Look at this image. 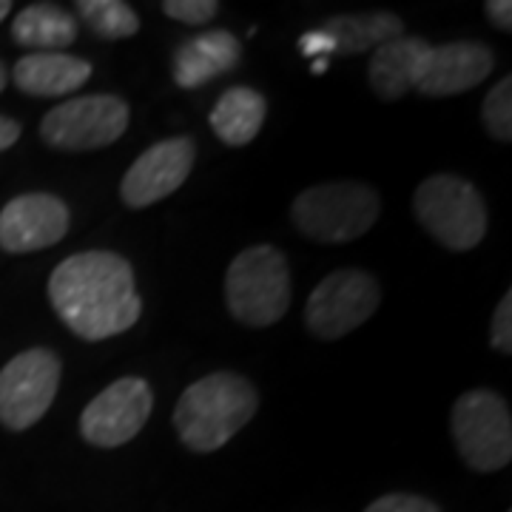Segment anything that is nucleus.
I'll return each instance as SVG.
<instances>
[{"label":"nucleus","instance_id":"nucleus-26","mask_svg":"<svg viewBox=\"0 0 512 512\" xmlns=\"http://www.w3.org/2000/svg\"><path fill=\"white\" fill-rule=\"evenodd\" d=\"M484 9H487V18L493 20V26L504 29V32H510L512 29V3L510 0H490Z\"/></svg>","mask_w":512,"mask_h":512},{"label":"nucleus","instance_id":"nucleus-27","mask_svg":"<svg viewBox=\"0 0 512 512\" xmlns=\"http://www.w3.org/2000/svg\"><path fill=\"white\" fill-rule=\"evenodd\" d=\"M20 137V123H15L12 117H3L0 114V151L12 148L18 143Z\"/></svg>","mask_w":512,"mask_h":512},{"label":"nucleus","instance_id":"nucleus-3","mask_svg":"<svg viewBox=\"0 0 512 512\" xmlns=\"http://www.w3.org/2000/svg\"><path fill=\"white\" fill-rule=\"evenodd\" d=\"M225 302L245 328H271L291 308V268L274 245H254L228 265Z\"/></svg>","mask_w":512,"mask_h":512},{"label":"nucleus","instance_id":"nucleus-21","mask_svg":"<svg viewBox=\"0 0 512 512\" xmlns=\"http://www.w3.org/2000/svg\"><path fill=\"white\" fill-rule=\"evenodd\" d=\"M484 126L490 131V137L498 143H510L512 140V77H504L501 83H495L493 89L484 97Z\"/></svg>","mask_w":512,"mask_h":512},{"label":"nucleus","instance_id":"nucleus-23","mask_svg":"<svg viewBox=\"0 0 512 512\" xmlns=\"http://www.w3.org/2000/svg\"><path fill=\"white\" fill-rule=\"evenodd\" d=\"M490 345L495 353H512V293L507 291L501 296L498 308L493 313V328H490Z\"/></svg>","mask_w":512,"mask_h":512},{"label":"nucleus","instance_id":"nucleus-8","mask_svg":"<svg viewBox=\"0 0 512 512\" xmlns=\"http://www.w3.org/2000/svg\"><path fill=\"white\" fill-rule=\"evenodd\" d=\"M63 376L55 350L32 348L18 353L0 370V424L6 430H29L52 407Z\"/></svg>","mask_w":512,"mask_h":512},{"label":"nucleus","instance_id":"nucleus-20","mask_svg":"<svg viewBox=\"0 0 512 512\" xmlns=\"http://www.w3.org/2000/svg\"><path fill=\"white\" fill-rule=\"evenodd\" d=\"M74 9L97 35L106 40H126L140 32L137 12L123 0H80Z\"/></svg>","mask_w":512,"mask_h":512},{"label":"nucleus","instance_id":"nucleus-13","mask_svg":"<svg viewBox=\"0 0 512 512\" xmlns=\"http://www.w3.org/2000/svg\"><path fill=\"white\" fill-rule=\"evenodd\" d=\"M495 55L476 40H456L444 46H430L416 74L413 89L427 97H453L470 92L493 72Z\"/></svg>","mask_w":512,"mask_h":512},{"label":"nucleus","instance_id":"nucleus-19","mask_svg":"<svg viewBox=\"0 0 512 512\" xmlns=\"http://www.w3.org/2000/svg\"><path fill=\"white\" fill-rule=\"evenodd\" d=\"M322 32L333 40L342 55H365L379 49L382 43L404 35V23L393 12H362V15H336Z\"/></svg>","mask_w":512,"mask_h":512},{"label":"nucleus","instance_id":"nucleus-7","mask_svg":"<svg viewBox=\"0 0 512 512\" xmlns=\"http://www.w3.org/2000/svg\"><path fill=\"white\" fill-rule=\"evenodd\" d=\"M131 109L123 97L92 94L74 97L49 111L40 123V137L57 151H94L117 143L126 134Z\"/></svg>","mask_w":512,"mask_h":512},{"label":"nucleus","instance_id":"nucleus-30","mask_svg":"<svg viewBox=\"0 0 512 512\" xmlns=\"http://www.w3.org/2000/svg\"><path fill=\"white\" fill-rule=\"evenodd\" d=\"M6 83H9V74H6V66L0 63V92L6 89Z\"/></svg>","mask_w":512,"mask_h":512},{"label":"nucleus","instance_id":"nucleus-2","mask_svg":"<svg viewBox=\"0 0 512 512\" xmlns=\"http://www.w3.org/2000/svg\"><path fill=\"white\" fill-rule=\"evenodd\" d=\"M259 393L239 373H211L194 382L174 407L177 436L194 453H214L254 419Z\"/></svg>","mask_w":512,"mask_h":512},{"label":"nucleus","instance_id":"nucleus-29","mask_svg":"<svg viewBox=\"0 0 512 512\" xmlns=\"http://www.w3.org/2000/svg\"><path fill=\"white\" fill-rule=\"evenodd\" d=\"M9 12H12V3H9V0H0V23L6 20V15H9Z\"/></svg>","mask_w":512,"mask_h":512},{"label":"nucleus","instance_id":"nucleus-11","mask_svg":"<svg viewBox=\"0 0 512 512\" xmlns=\"http://www.w3.org/2000/svg\"><path fill=\"white\" fill-rule=\"evenodd\" d=\"M197 160V143L191 137H171L146 148L120 183V197L128 208H148L183 188Z\"/></svg>","mask_w":512,"mask_h":512},{"label":"nucleus","instance_id":"nucleus-28","mask_svg":"<svg viewBox=\"0 0 512 512\" xmlns=\"http://www.w3.org/2000/svg\"><path fill=\"white\" fill-rule=\"evenodd\" d=\"M328 57H316V60H313L311 63V72L313 74H322V72H328Z\"/></svg>","mask_w":512,"mask_h":512},{"label":"nucleus","instance_id":"nucleus-22","mask_svg":"<svg viewBox=\"0 0 512 512\" xmlns=\"http://www.w3.org/2000/svg\"><path fill=\"white\" fill-rule=\"evenodd\" d=\"M163 12L185 26H205L208 20L217 18L220 3L217 0H165Z\"/></svg>","mask_w":512,"mask_h":512},{"label":"nucleus","instance_id":"nucleus-16","mask_svg":"<svg viewBox=\"0 0 512 512\" xmlns=\"http://www.w3.org/2000/svg\"><path fill=\"white\" fill-rule=\"evenodd\" d=\"M430 52V43L424 37L399 35L373 49L370 66H367V80L373 92L382 97L384 103H393L413 89L416 74L424 55Z\"/></svg>","mask_w":512,"mask_h":512},{"label":"nucleus","instance_id":"nucleus-9","mask_svg":"<svg viewBox=\"0 0 512 512\" xmlns=\"http://www.w3.org/2000/svg\"><path fill=\"white\" fill-rule=\"evenodd\" d=\"M379 299H382L379 282L367 271L359 268L333 271L308 296L305 325L316 339L325 342L342 339L359 325H365L379 308Z\"/></svg>","mask_w":512,"mask_h":512},{"label":"nucleus","instance_id":"nucleus-25","mask_svg":"<svg viewBox=\"0 0 512 512\" xmlns=\"http://www.w3.org/2000/svg\"><path fill=\"white\" fill-rule=\"evenodd\" d=\"M299 52L316 60V57H328L330 52H336V46H333V40L322 29H313V32H305V35L299 37Z\"/></svg>","mask_w":512,"mask_h":512},{"label":"nucleus","instance_id":"nucleus-17","mask_svg":"<svg viewBox=\"0 0 512 512\" xmlns=\"http://www.w3.org/2000/svg\"><path fill=\"white\" fill-rule=\"evenodd\" d=\"M265 117H268V100L256 89L234 86L217 100L211 111V128L225 146L242 148L256 140Z\"/></svg>","mask_w":512,"mask_h":512},{"label":"nucleus","instance_id":"nucleus-10","mask_svg":"<svg viewBox=\"0 0 512 512\" xmlns=\"http://www.w3.org/2000/svg\"><path fill=\"white\" fill-rule=\"evenodd\" d=\"M151 407V384L140 376H123L86 404L80 416V436L103 450L123 447L146 427Z\"/></svg>","mask_w":512,"mask_h":512},{"label":"nucleus","instance_id":"nucleus-24","mask_svg":"<svg viewBox=\"0 0 512 512\" xmlns=\"http://www.w3.org/2000/svg\"><path fill=\"white\" fill-rule=\"evenodd\" d=\"M365 512H441L433 501L410 493H390L376 498Z\"/></svg>","mask_w":512,"mask_h":512},{"label":"nucleus","instance_id":"nucleus-5","mask_svg":"<svg viewBox=\"0 0 512 512\" xmlns=\"http://www.w3.org/2000/svg\"><path fill=\"white\" fill-rule=\"evenodd\" d=\"M416 217L450 251H470L487 234V208L478 188L456 174H433L416 188Z\"/></svg>","mask_w":512,"mask_h":512},{"label":"nucleus","instance_id":"nucleus-4","mask_svg":"<svg viewBox=\"0 0 512 512\" xmlns=\"http://www.w3.org/2000/svg\"><path fill=\"white\" fill-rule=\"evenodd\" d=\"M382 214L379 194L362 183H322L293 200V225L316 242L342 245L365 237Z\"/></svg>","mask_w":512,"mask_h":512},{"label":"nucleus","instance_id":"nucleus-18","mask_svg":"<svg viewBox=\"0 0 512 512\" xmlns=\"http://www.w3.org/2000/svg\"><path fill=\"white\" fill-rule=\"evenodd\" d=\"M12 40L32 52H63L77 40V20L57 3H32L12 23Z\"/></svg>","mask_w":512,"mask_h":512},{"label":"nucleus","instance_id":"nucleus-15","mask_svg":"<svg viewBox=\"0 0 512 512\" xmlns=\"http://www.w3.org/2000/svg\"><path fill=\"white\" fill-rule=\"evenodd\" d=\"M92 77V63L66 52H32L20 57L12 80L29 97H69Z\"/></svg>","mask_w":512,"mask_h":512},{"label":"nucleus","instance_id":"nucleus-14","mask_svg":"<svg viewBox=\"0 0 512 512\" xmlns=\"http://www.w3.org/2000/svg\"><path fill=\"white\" fill-rule=\"evenodd\" d=\"M242 60V43L225 29L185 40L171 60V74L180 89H200L220 74L234 72Z\"/></svg>","mask_w":512,"mask_h":512},{"label":"nucleus","instance_id":"nucleus-6","mask_svg":"<svg viewBox=\"0 0 512 512\" xmlns=\"http://www.w3.org/2000/svg\"><path fill=\"white\" fill-rule=\"evenodd\" d=\"M458 456L476 473H495L512 458V416L495 390L464 393L450 413Z\"/></svg>","mask_w":512,"mask_h":512},{"label":"nucleus","instance_id":"nucleus-12","mask_svg":"<svg viewBox=\"0 0 512 512\" xmlns=\"http://www.w3.org/2000/svg\"><path fill=\"white\" fill-rule=\"evenodd\" d=\"M69 205L55 194H20L0 211V248L6 254H35L69 234Z\"/></svg>","mask_w":512,"mask_h":512},{"label":"nucleus","instance_id":"nucleus-1","mask_svg":"<svg viewBox=\"0 0 512 512\" xmlns=\"http://www.w3.org/2000/svg\"><path fill=\"white\" fill-rule=\"evenodd\" d=\"M49 299L63 325L86 342H103L137 325L143 302L126 256L83 251L49 276Z\"/></svg>","mask_w":512,"mask_h":512}]
</instances>
